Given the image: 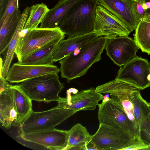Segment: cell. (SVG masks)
I'll return each instance as SVG.
<instances>
[{
    "label": "cell",
    "instance_id": "obj_31",
    "mask_svg": "<svg viewBox=\"0 0 150 150\" xmlns=\"http://www.w3.org/2000/svg\"><path fill=\"white\" fill-rule=\"evenodd\" d=\"M8 0H0V17L2 15Z\"/></svg>",
    "mask_w": 150,
    "mask_h": 150
},
{
    "label": "cell",
    "instance_id": "obj_20",
    "mask_svg": "<svg viewBox=\"0 0 150 150\" xmlns=\"http://www.w3.org/2000/svg\"><path fill=\"white\" fill-rule=\"evenodd\" d=\"M30 12V7H27L22 13L21 17L16 31L7 48L6 54L3 63L2 73L0 75V77L5 78L7 75L11 62L13 58L15 49L21 36V33L24 29L29 16Z\"/></svg>",
    "mask_w": 150,
    "mask_h": 150
},
{
    "label": "cell",
    "instance_id": "obj_2",
    "mask_svg": "<svg viewBox=\"0 0 150 150\" xmlns=\"http://www.w3.org/2000/svg\"><path fill=\"white\" fill-rule=\"evenodd\" d=\"M98 0H82L68 13L58 27L69 38L94 31Z\"/></svg>",
    "mask_w": 150,
    "mask_h": 150
},
{
    "label": "cell",
    "instance_id": "obj_15",
    "mask_svg": "<svg viewBox=\"0 0 150 150\" xmlns=\"http://www.w3.org/2000/svg\"><path fill=\"white\" fill-rule=\"evenodd\" d=\"M104 34L100 31H95L66 40H62L58 44L52 55L54 62L60 61L71 53L76 49L99 36Z\"/></svg>",
    "mask_w": 150,
    "mask_h": 150
},
{
    "label": "cell",
    "instance_id": "obj_17",
    "mask_svg": "<svg viewBox=\"0 0 150 150\" xmlns=\"http://www.w3.org/2000/svg\"><path fill=\"white\" fill-rule=\"evenodd\" d=\"M82 0H59L53 8L49 9L40 28H53L58 27L71 9Z\"/></svg>",
    "mask_w": 150,
    "mask_h": 150
},
{
    "label": "cell",
    "instance_id": "obj_30",
    "mask_svg": "<svg viewBox=\"0 0 150 150\" xmlns=\"http://www.w3.org/2000/svg\"><path fill=\"white\" fill-rule=\"evenodd\" d=\"M8 81L5 77H0V93L12 86Z\"/></svg>",
    "mask_w": 150,
    "mask_h": 150
},
{
    "label": "cell",
    "instance_id": "obj_35",
    "mask_svg": "<svg viewBox=\"0 0 150 150\" xmlns=\"http://www.w3.org/2000/svg\"><path fill=\"white\" fill-rule=\"evenodd\" d=\"M146 150H150V145H148V148H147Z\"/></svg>",
    "mask_w": 150,
    "mask_h": 150
},
{
    "label": "cell",
    "instance_id": "obj_24",
    "mask_svg": "<svg viewBox=\"0 0 150 150\" xmlns=\"http://www.w3.org/2000/svg\"><path fill=\"white\" fill-rule=\"evenodd\" d=\"M134 40L142 52L150 54V23L144 20L139 23L135 29Z\"/></svg>",
    "mask_w": 150,
    "mask_h": 150
},
{
    "label": "cell",
    "instance_id": "obj_12",
    "mask_svg": "<svg viewBox=\"0 0 150 150\" xmlns=\"http://www.w3.org/2000/svg\"><path fill=\"white\" fill-rule=\"evenodd\" d=\"M69 130L53 129L29 133H22L23 140L52 150H64L68 142Z\"/></svg>",
    "mask_w": 150,
    "mask_h": 150
},
{
    "label": "cell",
    "instance_id": "obj_6",
    "mask_svg": "<svg viewBox=\"0 0 150 150\" xmlns=\"http://www.w3.org/2000/svg\"><path fill=\"white\" fill-rule=\"evenodd\" d=\"M67 119L63 108L57 105L49 110L31 112L19 125L22 133L50 130Z\"/></svg>",
    "mask_w": 150,
    "mask_h": 150
},
{
    "label": "cell",
    "instance_id": "obj_36",
    "mask_svg": "<svg viewBox=\"0 0 150 150\" xmlns=\"http://www.w3.org/2000/svg\"><path fill=\"white\" fill-rule=\"evenodd\" d=\"M148 118L149 119V120L150 121V112L149 114V115L148 116Z\"/></svg>",
    "mask_w": 150,
    "mask_h": 150
},
{
    "label": "cell",
    "instance_id": "obj_18",
    "mask_svg": "<svg viewBox=\"0 0 150 150\" xmlns=\"http://www.w3.org/2000/svg\"><path fill=\"white\" fill-rule=\"evenodd\" d=\"M61 40H55L45 45L18 63L24 65H50L54 61L52 55Z\"/></svg>",
    "mask_w": 150,
    "mask_h": 150
},
{
    "label": "cell",
    "instance_id": "obj_4",
    "mask_svg": "<svg viewBox=\"0 0 150 150\" xmlns=\"http://www.w3.org/2000/svg\"><path fill=\"white\" fill-rule=\"evenodd\" d=\"M65 35L59 27L53 28H37L28 31L23 36L21 35L15 49L18 62L49 43L63 40Z\"/></svg>",
    "mask_w": 150,
    "mask_h": 150
},
{
    "label": "cell",
    "instance_id": "obj_34",
    "mask_svg": "<svg viewBox=\"0 0 150 150\" xmlns=\"http://www.w3.org/2000/svg\"><path fill=\"white\" fill-rule=\"evenodd\" d=\"M144 20L150 22V13L147 16Z\"/></svg>",
    "mask_w": 150,
    "mask_h": 150
},
{
    "label": "cell",
    "instance_id": "obj_37",
    "mask_svg": "<svg viewBox=\"0 0 150 150\" xmlns=\"http://www.w3.org/2000/svg\"><path fill=\"white\" fill-rule=\"evenodd\" d=\"M149 105H150V103H149Z\"/></svg>",
    "mask_w": 150,
    "mask_h": 150
},
{
    "label": "cell",
    "instance_id": "obj_3",
    "mask_svg": "<svg viewBox=\"0 0 150 150\" xmlns=\"http://www.w3.org/2000/svg\"><path fill=\"white\" fill-rule=\"evenodd\" d=\"M23 91L32 100L49 103L57 101L59 94L64 88L58 74H48L25 80L19 84Z\"/></svg>",
    "mask_w": 150,
    "mask_h": 150
},
{
    "label": "cell",
    "instance_id": "obj_11",
    "mask_svg": "<svg viewBox=\"0 0 150 150\" xmlns=\"http://www.w3.org/2000/svg\"><path fill=\"white\" fill-rule=\"evenodd\" d=\"M94 30L101 31L108 39L128 36L131 33L117 17L99 5L96 8Z\"/></svg>",
    "mask_w": 150,
    "mask_h": 150
},
{
    "label": "cell",
    "instance_id": "obj_39",
    "mask_svg": "<svg viewBox=\"0 0 150 150\" xmlns=\"http://www.w3.org/2000/svg\"></svg>",
    "mask_w": 150,
    "mask_h": 150
},
{
    "label": "cell",
    "instance_id": "obj_5",
    "mask_svg": "<svg viewBox=\"0 0 150 150\" xmlns=\"http://www.w3.org/2000/svg\"><path fill=\"white\" fill-rule=\"evenodd\" d=\"M139 90H141L132 84L116 79L95 88L97 92L108 94L121 106L130 121L132 129H133L134 122L132 95L134 91Z\"/></svg>",
    "mask_w": 150,
    "mask_h": 150
},
{
    "label": "cell",
    "instance_id": "obj_27",
    "mask_svg": "<svg viewBox=\"0 0 150 150\" xmlns=\"http://www.w3.org/2000/svg\"><path fill=\"white\" fill-rule=\"evenodd\" d=\"M140 137L146 144L150 145V121L148 117L144 120L140 127Z\"/></svg>",
    "mask_w": 150,
    "mask_h": 150
},
{
    "label": "cell",
    "instance_id": "obj_16",
    "mask_svg": "<svg viewBox=\"0 0 150 150\" xmlns=\"http://www.w3.org/2000/svg\"><path fill=\"white\" fill-rule=\"evenodd\" d=\"M0 122L7 129L20 125L11 87L0 93Z\"/></svg>",
    "mask_w": 150,
    "mask_h": 150
},
{
    "label": "cell",
    "instance_id": "obj_29",
    "mask_svg": "<svg viewBox=\"0 0 150 150\" xmlns=\"http://www.w3.org/2000/svg\"><path fill=\"white\" fill-rule=\"evenodd\" d=\"M148 145L144 143L141 139L134 140L130 144L125 148V150H146Z\"/></svg>",
    "mask_w": 150,
    "mask_h": 150
},
{
    "label": "cell",
    "instance_id": "obj_33",
    "mask_svg": "<svg viewBox=\"0 0 150 150\" xmlns=\"http://www.w3.org/2000/svg\"><path fill=\"white\" fill-rule=\"evenodd\" d=\"M3 61L2 60L1 58L0 59V75L1 74L3 68Z\"/></svg>",
    "mask_w": 150,
    "mask_h": 150
},
{
    "label": "cell",
    "instance_id": "obj_1",
    "mask_svg": "<svg viewBox=\"0 0 150 150\" xmlns=\"http://www.w3.org/2000/svg\"><path fill=\"white\" fill-rule=\"evenodd\" d=\"M107 37L99 36L78 48L59 62L61 76L67 82L82 76L94 63L101 59Z\"/></svg>",
    "mask_w": 150,
    "mask_h": 150
},
{
    "label": "cell",
    "instance_id": "obj_21",
    "mask_svg": "<svg viewBox=\"0 0 150 150\" xmlns=\"http://www.w3.org/2000/svg\"><path fill=\"white\" fill-rule=\"evenodd\" d=\"M91 136L85 127L77 123L69 130L67 144L64 150H87Z\"/></svg>",
    "mask_w": 150,
    "mask_h": 150
},
{
    "label": "cell",
    "instance_id": "obj_22",
    "mask_svg": "<svg viewBox=\"0 0 150 150\" xmlns=\"http://www.w3.org/2000/svg\"><path fill=\"white\" fill-rule=\"evenodd\" d=\"M22 13L16 10L2 26H0V54L7 48L20 21Z\"/></svg>",
    "mask_w": 150,
    "mask_h": 150
},
{
    "label": "cell",
    "instance_id": "obj_14",
    "mask_svg": "<svg viewBox=\"0 0 150 150\" xmlns=\"http://www.w3.org/2000/svg\"><path fill=\"white\" fill-rule=\"evenodd\" d=\"M60 70L56 65H36L13 64L10 68L6 80L11 83H18L26 80L48 74H58Z\"/></svg>",
    "mask_w": 150,
    "mask_h": 150
},
{
    "label": "cell",
    "instance_id": "obj_10",
    "mask_svg": "<svg viewBox=\"0 0 150 150\" xmlns=\"http://www.w3.org/2000/svg\"><path fill=\"white\" fill-rule=\"evenodd\" d=\"M105 49L111 59L120 67L135 58L139 48L132 38L117 36L108 39Z\"/></svg>",
    "mask_w": 150,
    "mask_h": 150
},
{
    "label": "cell",
    "instance_id": "obj_7",
    "mask_svg": "<svg viewBox=\"0 0 150 150\" xmlns=\"http://www.w3.org/2000/svg\"><path fill=\"white\" fill-rule=\"evenodd\" d=\"M134 140L128 132L99 124L91 142L97 150H123Z\"/></svg>",
    "mask_w": 150,
    "mask_h": 150
},
{
    "label": "cell",
    "instance_id": "obj_19",
    "mask_svg": "<svg viewBox=\"0 0 150 150\" xmlns=\"http://www.w3.org/2000/svg\"><path fill=\"white\" fill-rule=\"evenodd\" d=\"M140 90L134 91L132 94V100L134 106V122L133 135L134 139H141L140 127L142 121L148 117L150 112L149 103L144 99L140 93Z\"/></svg>",
    "mask_w": 150,
    "mask_h": 150
},
{
    "label": "cell",
    "instance_id": "obj_13",
    "mask_svg": "<svg viewBox=\"0 0 150 150\" xmlns=\"http://www.w3.org/2000/svg\"><path fill=\"white\" fill-rule=\"evenodd\" d=\"M98 4L117 17L130 31L135 30L140 22L135 10L134 0H98Z\"/></svg>",
    "mask_w": 150,
    "mask_h": 150
},
{
    "label": "cell",
    "instance_id": "obj_23",
    "mask_svg": "<svg viewBox=\"0 0 150 150\" xmlns=\"http://www.w3.org/2000/svg\"><path fill=\"white\" fill-rule=\"evenodd\" d=\"M11 88L20 125L33 110L32 100L22 89L19 84L12 85Z\"/></svg>",
    "mask_w": 150,
    "mask_h": 150
},
{
    "label": "cell",
    "instance_id": "obj_32",
    "mask_svg": "<svg viewBox=\"0 0 150 150\" xmlns=\"http://www.w3.org/2000/svg\"><path fill=\"white\" fill-rule=\"evenodd\" d=\"M146 16L150 13V0H145Z\"/></svg>",
    "mask_w": 150,
    "mask_h": 150
},
{
    "label": "cell",
    "instance_id": "obj_28",
    "mask_svg": "<svg viewBox=\"0 0 150 150\" xmlns=\"http://www.w3.org/2000/svg\"><path fill=\"white\" fill-rule=\"evenodd\" d=\"M134 6L137 15L140 21L145 19L146 16L145 0H134Z\"/></svg>",
    "mask_w": 150,
    "mask_h": 150
},
{
    "label": "cell",
    "instance_id": "obj_8",
    "mask_svg": "<svg viewBox=\"0 0 150 150\" xmlns=\"http://www.w3.org/2000/svg\"><path fill=\"white\" fill-rule=\"evenodd\" d=\"M115 79L129 83L141 90L150 87V63L137 56L120 67Z\"/></svg>",
    "mask_w": 150,
    "mask_h": 150
},
{
    "label": "cell",
    "instance_id": "obj_38",
    "mask_svg": "<svg viewBox=\"0 0 150 150\" xmlns=\"http://www.w3.org/2000/svg\"></svg>",
    "mask_w": 150,
    "mask_h": 150
},
{
    "label": "cell",
    "instance_id": "obj_25",
    "mask_svg": "<svg viewBox=\"0 0 150 150\" xmlns=\"http://www.w3.org/2000/svg\"><path fill=\"white\" fill-rule=\"evenodd\" d=\"M30 9L29 15L24 28L28 31L38 28L50 9L42 3L32 6Z\"/></svg>",
    "mask_w": 150,
    "mask_h": 150
},
{
    "label": "cell",
    "instance_id": "obj_26",
    "mask_svg": "<svg viewBox=\"0 0 150 150\" xmlns=\"http://www.w3.org/2000/svg\"><path fill=\"white\" fill-rule=\"evenodd\" d=\"M19 9V0H8L4 12L0 17V26H2L16 10Z\"/></svg>",
    "mask_w": 150,
    "mask_h": 150
},
{
    "label": "cell",
    "instance_id": "obj_9",
    "mask_svg": "<svg viewBox=\"0 0 150 150\" xmlns=\"http://www.w3.org/2000/svg\"><path fill=\"white\" fill-rule=\"evenodd\" d=\"M98 106L99 124L123 130L131 135L130 121L122 108L117 102L110 98L107 101L102 100Z\"/></svg>",
    "mask_w": 150,
    "mask_h": 150
}]
</instances>
